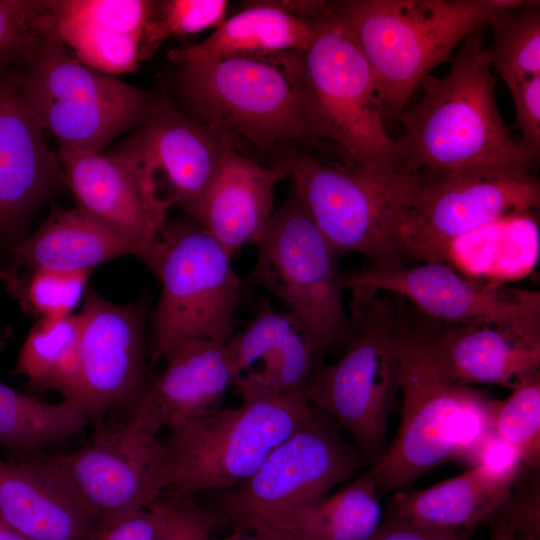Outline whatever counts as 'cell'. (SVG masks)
Returning <instances> with one entry per match:
<instances>
[{"label":"cell","mask_w":540,"mask_h":540,"mask_svg":"<svg viewBox=\"0 0 540 540\" xmlns=\"http://www.w3.org/2000/svg\"><path fill=\"white\" fill-rule=\"evenodd\" d=\"M398 312L396 347L402 414L394 440L368 471L379 496L404 490L445 462L472 468L494 431L498 400L450 379L430 351L425 320Z\"/></svg>","instance_id":"6da1fadb"},{"label":"cell","mask_w":540,"mask_h":540,"mask_svg":"<svg viewBox=\"0 0 540 540\" xmlns=\"http://www.w3.org/2000/svg\"><path fill=\"white\" fill-rule=\"evenodd\" d=\"M482 28L464 40L442 78L427 76L423 96L402 113L395 140L397 171L420 173L476 165L521 164L536 160L515 141L495 99L494 77Z\"/></svg>","instance_id":"7a4b0ae2"},{"label":"cell","mask_w":540,"mask_h":540,"mask_svg":"<svg viewBox=\"0 0 540 540\" xmlns=\"http://www.w3.org/2000/svg\"><path fill=\"white\" fill-rule=\"evenodd\" d=\"M302 53L177 63L162 91L185 115L260 147L311 145L303 116Z\"/></svg>","instance_id":"3957f363"},{"label":"cell","mask_w":540,"mask_h":540,"mask_svg":"<svg viewBox=\"0 0 540 540\" xmlns=\"http://www.w3.org/2000/svg\"><path fill=\"white\" fill-rule=\"evenodd\" d=\"M516 0L333 1L366 58L383 112L399 113L455 47Z\"/></svg>","instance_id":"277c9868"},{"label":"cell","mask_w":540,"mask_h":540,"mask_svg":"<svg viewBox=\"0 0 540 540\" xmlns=\"http://www.w3.org/2000/svg\"><path fill=\"white\" fill-rule=\"evenodd\" d=\"M233 408L215 409L168 428L164 492L194 497L234 488L260 467L312 410L304 390L286 394L246 392Z\"/></svg>","instance_id":"5b68a950"},{"label":"cell","mask_w":540,"mask_h":540,"mask_svg":"<svg viewBox=\"0 0 540 540\" xmlns=\"http://www.w3.org/2000/svg\"><path fill=\"white\" fill-rule=\"evenodd\" d=\"M314 38L302 53L303 116L311 144L335 143L350 164L397 170L395 140L370 66L333 1L310 22Z\"/></svg>","instance_id":"8992f818"},{"label":"cell","mask_w":540,"mask_h":540,"mask_svg":"<svg viewBox=\"0 0 540 540\" xmlns=\"http://www.w3.org/2000/svg\"><path fill=\"white\" fill-rule=\"evenodd\" d=\"M143 261L161 283L150 365L186 341H230L242 281L232 256L208 231L190 216L167 219Z\"/></svg>","instance_id":"52a82bcc"},{"label":"cell","mask_w":540,"mask_h":540,"mask_svg":"<svg viewBox=\"0 0 540 540\" xmlns=\"http://www.w3.org/2000/svg\"><path fill=\"white\" fill-rule=\"evenodd\" d=\"M350 291L353 336L339 360L313 370L304 392L314 407L352 436L372 465L386 448L388 419L401 388L398 312L379 292Z\"/></svg>","instance_id":"ba28073f"},{"label":"cell","mask_w":540,"mask_h":540,"mask_svg":"<svg viewBox=\"0 0 540 540\" xmlns=\"http://www.w3.org/2000/svg\"><path fill=\"white\" fill-rule=\"evenodd\" d=\"M13 74L23 104L63 150L101 153L140 125L159 95L85 66L56 33Z\"/></svg>","instance_id":"9c48e42d"},{"label":"cell","mask_w":540,"mask_h":540,"mask_svg":"<svg viewBox=\"0 0 540 540\" xmlns=\"http://www.w3.org/2000/svg\"><path fill=\"white\" fill-rule=\"evenodd\" d=\"M290 160L292 188L339 255L356 253L371 263L402 261L398 232L420 173L342 166L305 153Z\"/></svg>","instance_id":"30bf717a"},{"label":"cell","mask_w":540,"mask_h":540,"mask_svg":"<svg viewBox=\"0 0 540 540\" xmlns=\"http://www.w3.org/2000/svg\"><path fill=\"white\" fill-rule=\"evenodd\" d=\"M255 245L258 256L248 280L271 292L302 323L314 346L316 367L322 365L332 346L347 344L353 336L339 254L292 187Z\"/></svg>","instance_id":"8fae6325"},{"label":"cell","mask_w":540,"mask_h":540,"mask_svg":"<svg viewBox=\"0 0 540 540\" xmlns=\"http://www.w3.org/2000/svg\"><path fill=\"white\" fill-rule=\"evenodd\" d=\"M530 169L502 164L420 172L398 232L401 256L444 263L464 236L537 209L540 186Z\"/></svg>","instance_id":"7c38bea8"},{"label":"cell","mask_w":540,"mask_h":540,"mask_svg":"<svg viewBox=\"0 0 540 540\" xmlns=\"http://www.w3.org/2000/svg\"><path fill=\"white\" fill-rule=\"evenodd\" d=\"M341 429L333 418L313 406L251 477L224 490L218 511L233 523L252 513L324 498L368 463L361 451L344 439Z\"/></svg>","instance_id":"4fadbf2b"},{"label":"cell","mask_w":540,"mask_h":540,"mask_svg":"<svg viewBox=\"0 0 540 540\" xmlns=\"http://www.w3.org/2000/svg\"><path fill=\"white\" fill-rule=\"evenodd\" d=\"M158 433L130 411L124 422L99 424L79 449L45 453L98 524L150 506L164 492V448Z\"/></svg>","instance_id":"5bb4252c"},{"label":"cell","mask_w":540,"mask_h":540,"mask_svg":"<svg viewBox=\"0 0 540 540\" xmlns=\"http://www.w3.org/2000/svg\"><path fill=\"white\" fill-rule=\"evenodd\" d=\"M231 142L230 133L185 115L161 90L143 122L110 153L138 168L163 210L187 211L208 188Z\"/></svg>","instance_id":"9a60e30c"},{"label":"cell","mask_w":540,"mask_h":540,"mask_svg":"<svg viewBox=\"0 0 540 540\" xmlns=\"http://www.w3.org/2000/svg\"><path fill=\"white\" fill-rule=\"evenodd\" d=\"M344 286L397 294L426 317L443 324L490 322L540 329L538 291L481 284L444 263H371L344 273Z\"/></svg>","instance_id":"2e32d148"},{"label":"cell","mask_w":540,"mask_h":540,"mask_svg":"<svg viewBox=\"0 0 540 540\" xmlns=\"http://www.w3.org/2000/svg\"><path fill=\"white\" fill-rule=\"evenodd\" d=\"M80 319V383L77 403L99 421L118 407H131L147 386L144 307L108 301L86 289Z\"/></svg>","instance_id":"e0dca14e"},{"label":"cell","mask_w":540,"mask_h":540,"mask_svg":"<svg viewBox=\"0 0 540 540\" xmlns=\"http://www.w3.org/2000/svg\"><path fill=\"white\" fill-rule=\"evenodd\" d=\"M64 185L59 155L6 69L0 82V250L26 237L38 207Z\"/></svg>","instance_id":"ac0fdd59"},{"label":"cell","mask_w":540,"mask_h":540,"mask_svg":"<svg viewBox=\"0 0 540 540\" xmlns=\"http://www.w3.org/2000/svg\"><path fill=\"white\" fill-rule=\"evenodd\" d=\"M77 207L124 240L143 260L167 220L144 177L127 158L59 149Z\"/></svg>","instance_id":"d6986e66"},{"label":"cell","mask_w":540,"mask_h":540,"mask_svg":"<svg viewBox=\"0 0 540 540\" xmlns=\"http://www.w3.org/2000/svg\"><path fill=\"white\" fill-rule=\"evenodd\" d=\"M444 325L425 319L428 345L439 368L461 385L513 390L540 371V329L490 322Z\"/></svg>","instance_id":"ffe728a7"},{"label":"cell","mask_w":540,"mask_h":540,"mask_svg":"<svg viewBox=\"0 0 540 540\" xmlns=\"http://www.w3.org/2000/svg\"><path fill=\"white\" fill-rule=\"evenodd\" d=\"M290 171V156L265 167L231 142L208 188L186 212L233 257L263 234L274 213L275 187Z\"/></svg>","instance_id":"44dd1931"},{"label":"cell","mask_w":540,"mask_h":540,"mask_svg":"<svg viewBox=\"0 0 540 540\" xmlns=\"http://www.w3.org/2000/svg\"><path fill=\"white\" fill-rule=\"evenodd\" d=\"M0 518L30 540H93L98 527L45 452L0 458Z\"/></svg>","instance_id":"7402d4cb"},{"label":"cell","mask_w":540,"mask_h":540,"mask_svg":"<svg viewBox=\"0 0 540 540\" xmlns=\"http://www.w3.org/2000/svg\"><path fill=\"white\" fill-rule=\"evenodd\" d=\"M163 371L148 378L141 398L130 408L158 433L215 409L236 375L226 344L190 340L165 357Z\"/></svg>","instance_id":"603a6c76"},{"label":"cell","mask_w":540,"mask_h":540,"mask_svg":"<svg viewBox=\"0 0 540 540\" xmlns=\"http://www.w3.org/2000/svg\"><path fill=\"white\" fill-rule=\"evenodd\" d=\"M238 394H286L304 390L316 368L312 340L286 310L261 300L254 319L226 344Z\"/></svg>","instance_id":"cb8c5ba5"},{"label":"cell","mask_w":540,"mask_h":540,"mask_svg":"<svg viewBox=\"0 0 540 540\" xmlns=\"http://www.w3.org/2000/svg\"><path fill=\"white\" fill-rule=\"evenodd\" d=\"M156 1L49 0L56 34L85 66L116 76L138 68Z\"/></svg>","instance_id":"d4e9b609"},{"label":"cell","mask_w":540,"mask_h":540,"mask_svg":"<svg viewBox=\"0 0 540 540\" xmlns=\"http://www.w3.org/2000/svg\"><path fill=\"white\" fill-rule=\"evenodd\" d=\"M379 499L365 472L318 501L252 513L231 524L263 540H367L382 520Z\"/></svg>","instance_id":"484cf974"},{"label":"cell","mask_w":540,"mask_h":540,"mask_svg":"<svg viewBox=\"0 0 540 540\" xmlns=\"http://www.w3.org/2000/svg\"><path fill=\"white\" fill-rule=\"evenodd\" d=\"M1 252V279L38 269L92 271L101 263L134 255L124 240L78 207L53 210L37 231Z\"/></svg>","instance_id":"4316f807"},{"label":"cell","mask_w":540,"mask_h":540,"mask_svg":"<svg viewBox=\"0 0 540 540\" xmlns=\"http://www.w3.org/2000/svg\"><path fill=\"white\" fill-rule=\"evenodd\" d=\"M314 38V28L271 1L247 2L246 7L224 19L204 40L175 48L173 64L199 59L266 56L287 51L304 52Z\"/></svg>","instance_id":"83f0119b"},{"label":"cell","mask_w":540,"mask_h":540,"mask_svg":"<svg viewBox=\"0 0 540 540\" xmlns=\"http://www.w3.org/2000/svg\"><path fill=\"white\" fill-rule=\"evenodd\" d=\"M513 489L495 485L475 468L422 490H400L387 512L413 522L460 531L487 521L507 501Z\"/></svg>","instance_id":"f1b7e54d"},{"label":"cell","mask_w":540,"mask_h":540,"mask_svg":"<svg viewBox=\"0 0 540 540\" xmlns=\"http://www.w3.org/2000/svg\"><path fill=\"white\" fill-rule=\"evenodd\" d=\"M80 319H38L23 343L12 375L32 392L55 391L77 403L80 383ZM78 404V403H77Z\"/></svg>","instance_id":"f546056e"},{"label":"cell","mask_w":540,"mask_h":540,"mask_svg":"<svg viewBox=\"0 0 540 540\" xmlns=\"http://www.w3.org/2000/svg\"><path fill=\"white\" fill-rule=\"evenodd\" d=\"M88 421L74 401L45 403L0 381V448L13 459L44 452L77 434Z\"/></svg>","instance_id":"4dcf8cb0"},{"label":"cell","mask_w":540,"mask_h":540,"mask_svg":"<svg viewBox=\"0 0 540 540\" xmlns=\"http://www.w3.org/2000/svg\"><path fill=\"white\" fill-rule=\"evenodd\" d=\"M492 43L487 49L508 89L540 76V5L538 1L516 0L496 11L487 24Z\"/></svg>","instance_id":"1f68e13d"},{"label":"cell","mask_w":540,"mask_h":540,"mask_svg":"<svg viewBox=\"0 0 540 540\" xmlns=\"http://www.w3.org/2000/svg\"><path fill=\"white\" fill-rule=\"evenodd\" d=\"M92 271L38 269L2 278L10 293L38 319L72 315L86 292Z\"/></svg>","instance_id":"d6a6232c"},{"label":"cell","mask_w":540,"mask_h":540,"mask_svg":"<svg viewBox=\"0 0 540 540\" xmlns=\"http://www.w3.org/2000/svg\"><path fill=\"white\" fill-rule=\"evenodd\" d=\"M49 0H0V63L23 67L55 34Z\"/></svg>","instance_id":"836d02e7"},{"label":"cell","mask_w":540,"mask_h":540,"mask_svg":"<svg viewBox=\"0 0 540 540\" xmlns=\"http://www.w3.org/2000/svg\"><path fill=\"white\" fill-rule=\"evenodd\" d=\"M227 7L225 0L156 1L142 35L141 61L149 58L169 38L215 29L225 19Z\"/></svg>","instance_id":"e575fe53"},{"label":"cell","mask_w":540,"mask_h":540,"mask_svg":"<svg viewBox=\"0 0 540 540\" xmlns=\"http://www.w3.org/2000/svg\"><path fill=\"white\" fill-rule=\"evenodd\" d=\"M505 400H498L494 430L517 447L528 466L540 463V371L515 389Z\"/></svg>","instance_id":"d590c367"},{"label":"cell","mask_w":540,"mask_h":540,"mask_svg":"<svg viewBox=\"0 0 540 540\" xmlns=\"http://www.w3.org/2000/svg\"><path fill=\"white\" fill-rule=\"evenodd\" d=\"M169 514L170 500L162 494L145 509L99 523L93 540H160Z\"/></svg>","instance_id":"8d00e7d4"},{"label":"cell","mask_w":540,"mask_h":540,"mask_svg":"<svg viewBox=\"0 0 540 540\" xmlns=\"http://www.w3.org/2000/svg\"><path fill=\"white\" fill-rule=\"evenodd\" d=\"M167 497L170 514L160 540H210L216 528L228 523L220 511L204 508L194 497Z\"/></svg>","instance_id":"74e56055"},{"label":"cell","mask_w":540,"mask_h":540,"mask_svg":"<svg viewBox=\"0 0 540 540\" xmlns=\"http://www.w3.org/2000/svg\"><path fill=\"white\" fill-rule=\"evenodd\" d=\"M523 463L520 450L494 430L482 444L472 468L491 483L513 489Z\"/></svg>","instance_id":"f35d334b"},{"label":"cell","mask_w":540,"mask_h":540,"mask_svg":"<svg viewBox=\"0 0 540 540\" xmlns=\"http://www.w3.org/2000/svg\"><path fill=\"white\" fill-rule=\"evenodd\" d=\"M509 91L515 106L513 129L521 132V146L536 160L540 153V76Z\"/></svg>","instance_id":"ab89813d"},{"label":"cell","mask_w":540,"mask_h":540,"mask_svg":"<svg viewBox=\"0 0 540 540\" xmlns=\"http://www.w3.org/2000/svg\"><path fill=\"white\" fill-rule=\"evenodd\" d=\"M539 478L520 493L514 494L492 515L506 522L516 536L525 540L540 539Z\"/></svg>","instance_id":"60d3db41"},{"label":"cell","mask_w":540,"mask_h":540,"mask_svg":"<svg viewBox=\"0 0 540 540\" xmlns=\"http://www.w3.org/2000/svg\"><path fill=\"white\" fill-rule=\"evenodd\" d=\"M367 540H469L460 531L422 525L395 514L384 519Z\"/></svg>","instance_id":"b9f144b4"},{"label":"cell","mask_w":540,"mask_h":540,"mask_svg":"<svg viewBox=\"0 0 540 540\" xmlns=\"http://www.w3.org/2000/svg\"><path fill=\"white\" fill-rule=\"evenodd\" d=\"M491 533L489 540H517L513 529L503 520L490 518Z\"/></svg>","instance_id":"7bdbcfd3"},{"label":"cell","mask_w":540,"mask_h":540,"mask_svg":"<svg viewBox=\"0 0 540 540\" xmlns=\"http://www.w3.org/2000/svg\"><path fill=\"white\" fill-rule=\"evenodd\" d=\"M0 540H30L0 518Z\"/></svg>","instance_id":"ee69618b"},{"label":"cell","mask_w":540,"mask_h":540,"mask_svg":"<svg viewBox=\"0 0 540 540\" xmlns=\"http://www.w3.org/2000/svg\"><path fill=\"white\" fill-rule=\"evenodd\" d=\"M210 540H263V539L253 533L233 530V532L225 538H222V539L211 538Z\"/></svg>","instance_id":"f6af8a7d"},{"label":"cell","mask_w":540,"mask_h":540,"mask_svg":"<svg viewBox=\"0 0 540 540\" xmlns=\"http://www.w3.org/2000/svg\"><path fill=\"white\" fill-rule=\"evenodd\" d=\"M5 71H6V66L0 63V82Z\"/></svg>","instance_id":"bcb514c9"},{"label":"cell","mask_w":540,"mask_h":540,"mask_svg":"<svg viewBox=\"0 0 540 540\" xmlns=\"http://www.w3.org/2000/svg\"><path fill=\"white\" fill-rule=\"evenodd\" d=\"M517 540H525V539H523V538H520V537H518V536H517Z\"/></svg>","instance_id":"7dc6e473"}]
</instances>
